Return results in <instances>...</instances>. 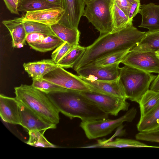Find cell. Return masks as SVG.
<instances>
[{
  "instance_id": "obj_1",
  "label": "cell",
  "mask_w": 159,
  "mask_h": 159,
  "mask_svg": "<svg viewBox=\"0 0 159 159\" xmlns=\"http://www.w3.org/2000/svg\"><path fill=\"white\" fill-rule=\"evenodd\" d=\"M146 32H142L130 23L118 30L100 35L86 50L74 65L75 71L109 54L130 50L144 37Z\"/></svg>"
},
{
  "instance_id": "obj_2",
  "label": "cell",
  "mask_w": 159,
  "mask_h": 159,
  "mask_svg": "<svg viewBox=\"0 0 159 159\" xmlns=\"http://www.w3.org/2000/svg\"><path fill=\"white\" fill-rule=\"evenodd\" d=\"M47 94L59 112L70 119L77 118L84 122L108 118L109 115L80 91L65 89Z\"/></svg>"
},
{
  "instance_id": "obj_3",
  "label": "cell",
  "mask_w": 159,
  "mask_h": 159,
  "mask_svg": "<svg viewBox=\"0 0 159 159\" xmlns=\"http://www.w3.org/2000/svg\"><path fill=\"white\" fill-rule=\"evenodd\" d=\"M14 89L18 101L48 122L59 123L60 112L46 94L32 85L21 84Z\"/></svg>"
},
{
  "instance_id": "obj_4",
  "label": "cell",
  "mask_w": 159,
  "mask_h": 159,
  "mask_svg": "<svg viewBox=\"0 0 159 159\" xmlns=\"http://www.w3.org/2000/svg\"><path fill=\"white\" fill-rule=\"evenodd\" d=\"M156 77L150 73L125 65L120 68L119 80L128 99L139 104Z\"/></svg>"
},
{
  "instance_id": "obj_5",
  "label": "cell",
  "mask_w": 159,
  "mask_h": 159,
  "mask_svg": "<svg viewBox=\"0 0 159 159\" xmlns=\"http://www.w3.org/2000/svg\"><path fill=\"white\" fill-rule=\"evenodd\" d=\"M137 112L136 109L132 107L123 115L114 119L108 118L82 122L80 126L89 139H96L106 136L117 128L121 126L125 122H131Z\"/></svg>"
},
{
  "instance_id": "obj_6",
  "label": "cell",
  "mask_w": 159,
  "mask_h": 159,
  "mask_svg": "<svg viewBox=\"0 0 159 159\" xmlns=\"http://www.w3.org/2000/svg\"><path fill=\"white\" fill-rule=\"evenodd\" d=\"M111 0H91L87 2L83 16L86 17L100 35L113 31L111 10Z\"/></svg>"
},
{
  "instance_id": "obj_7",
  "label": "cell",
  "mask_w": 159,
  "mask_h": 159,
  "mask_svg": "<svg viewBox=\"0 0 159 159\" xmlns=\"http://www.w3.org/2000/svg\"><path fill=\"white\" fill-rule=\"evenodd\" d=\"M85 97L108 115L117 116L121 111H127L129 104L126 99L94 92H80Z\"/></svg>"
},
{
  "instance_id": "obj_8",
  "label": "cell",
  "mask_w": 159,
  "mask_h": 159,
  "mask_svg": "<svg viewBox=\"0 0 159 159\" xmlns=\"http://www.w3.org/2000/svg\"><path fill=\"white\" fill-rule=\"evenodd\" d=\"M121 63L148 72L159 73V58L155 52L130 50Z\"/></svg>"
},
{
  "instance_id": "obj_9",
  "label": "cell",
  "mask_w": 159,
  "mask_h": 159,
  "mask_svg": "<svg viewBox=\"0 0 159 159\" xmlns=\"http://www.w3.org/2000/svg\"><path fill=\"white\" fill-rule=\"evenodd\" d=\"M43 79L64 88L80 92L90 90L88 85L80 77L58 66L45 75Z\"/></svg>"
},
{
  "instance_id": "obj_10",
  "label": "cell",
  "mask_w": 159,
  "mask_h": 159,
  "mask_svg": "<svg viewBox=\"0 0 159 159\" xmlns=\"http://www.w3.org/2000/svg\"><path fill=\"white\" fill-rule=\"evenodd\" d=\"M120 63L100 67L88 64L76 71L79 76L100 81H113L119 79L120 69Z\"/></svg>"
},
{
  "instance_id": "obj_11",
  "label": "cell",
  "mask_w": 159,
  "mask_h": 159,
  "mask_svg": "<svg viewBox=\"0 0 159 159\" xmlns=\"http://www.w3.org/2000/svg\"><path fill=\"white\" fill-rule=\"evenodd\" d=\"M64 13L59 23L77 29L86 3L84 0H62Z\"/></svg>"
},
{
  "instance_id": "obj_12",
  "label": "cell",
  "mask_w": 159,
  "mask_h": 159,
  "mask_svg": "<svg viewBox=\"0 0 159 159\" xmlns=\"http://www.w3.org/2000/svg\"><path fill=\"white\" fill-rule=\"evenodd\" d=\"M79 76L88 85L91 91L120 98L128 99L119 79L110 81H100Z\"/></svg>"
},
{
  "instance_id": "obj_13",
  "label": "cell",
  "mask_w": 159,
  "mask_h": 159,
  "mask_svg": "<svg viewBox=\"0 0 159 159\" xmlns=\"http://www.w3.org/2000/svg\"><path fill=\"white\" fill-rule=\"evenodd\" d=\"M19 107L20 125L28 132L34 130L45 131L56 128V125L48 122L19 102Z\"/></svg>"
},
{
  "instance_id": "obj_14",
  "label": "cell",
  "mask_w": 159,
  "mask_h": 159,
  "mask_svg": "<svg viewBox=\"0 0 159 159\" xmlns=\"http://www.w3.org/2000/svg\"><path fill=\"white\" fill-rule=\"evenodd\" d=\"M64 13L62 7H54L26 12L25 20L35 21L51 26L59 23Z\"/></svg>"
},
{
  "instance_id": "obj_15",
  "label": "cell",
  "mask_w": 159,
  "mask_h": 159,
  "mask_svg": "<svg viewBox=\"0 0 159 159\" xmlns=\"http://www.w3.org/2000/svg\"><path fill=\"white\" fill-rule=\"evenodd\" d=\"M0 115L4 122L20 125L19 102L16 98L0 94Z\"/></svg>"
},
{
  "instance_id": "obj_16",
  "label": "cell",
  "mask_w": 159,
  "mask_h": 159,
  "mask_svg": "<svg viewBox=\"0 0 159 159\" xmlns=\"http://www.w3.org/2000/svg\"><path fill=\"white\" fill-rule=\"evenodd\" d=\"M25 20L24 16H22L2 21L10 33L12 46L14 48H20L26 44L27 33L24 26Z\"/></svg>"
},
{
  "instance_id": "obj_17",
  "label": "cell",
  "mask_w": 159,
  "mask_h": 159,
  "mask_svg": "<svg viewBox=\"0 0 159 159\" xmlns=\"http://www.w3.org/2000/svg\"><path fill=\"white\" fill-rule=\"evenodd\" d=\"M139 13L142 17L139 27L150 31L159 30V5L152 3L140 5Z\"/></svg>"
},
{
  "instance_id": "obj_18",
  "label": "cell",
  "mask_w": 159,
  "mask_h": 159,
  "mask_svg": "<svg viewBox=\"0 0 159 159\" xmlns=\"http://www.w3.org/2000/svg\"><path fill=\"white\" fill-rule=\"evenodd\" d=\"M97 144L93 148H159V147L147 145L138 141L129 139L116 138L115 140H98Z\"/></svg>"
},
{
  "instance_id": "obj_19",
  "label": "cell",
  "mask_w": 159,
  "mask_h": 159,
  "mask_svg": "<svg viewBox=\"0 0 159 159\" xmlns=\"http://www.w3.org/2000/svg\"><path fill=\"white\" fill-rule=\"evenodd\" d=\"M50 27L56 35L64 42L73 47L79 45L80 32L78 29L70 28L59 23Z\"/></svg>"
},
{
  "instance_id": "obj_20",
  "label": "cell",
  "mask_w": 159,
  "mask_h": 159,
  "mask_svg": "<svg viewBox=\"0 0 159 159\" xmlns=\"http://www.w3.org/2000/svg\"><path fill=\"white\" fill-rule=\"evenodd\" d=\"M159 49V30L146 32L144 37L131 50L155 52Z\"/></svg>"
},
{
  "instance_id": "obj_21",
  "label": "cell",
  "mask_w": 159,
  "mask_h": 159,
  "mask_svg": "<svg viewBox=\"0 0 159 159\" xmlns=\"http://www.w3.org/2000/svg\"><path fill=\"white\" fill-rule=\"evenodd\" d=\"M137 127L139 132L150 131L159 128V104L146 115L140 117Z\"/></svg>"
},
{
  "instance_id": "obj_22",
  "label": "cell",
  "mask_w": 159,
  "mask_h": 159,
  "mask_svg": "<svg viewBox=\"0 0 159 159\" xmlns=\"http://www.w3.org/2000/svg\"><path fill=\"white\" fill-rule=\"evenodd\" d=\"M57 7H62L52 4L46 0H19L17 4V10L21 12H27Z\"/></svg>"
},
{
  "instance_id": "obj_23",
  "label": "cell",
  "mask_w": 159,
  "mask_h": 159,
  "mask_svg": "<svg viewBox=\"0 0 159 159\" xmlns=\"http://www.w3.org/2000/svg\"><path fill=\"white\" fill-rule=\"evenodd\" d=\"M159 104V93L149 89L142 96L139 103L140 117L146 115Z\"/></svg>"
},
{
  "instance_id": "obj_24",
  "label": "cell",
  "mask_w": 159,
  "mask_h": 159,
  "mask_svg": "<svg viewBox=\"0 0 159 159\" xmlns=\"http://www.w3.org/2000/svg\"><path fill=\"white\" fill-rule=\"evenodd\" d=\"M111 10L113 26V31L118 30L130 23L128 16L117 5L115 0H111Z\"/></svg>"
},
{
  "instance_id": "obj_25",
  "label": "cell",
  "mask_w": 159,
  "mask_h": 159,
  "mask_svg": "<svg viewBox=\"0 0 159 159\" xmlns=\"http://www.w3.org/2000/svg\"><path fill=\"white\" fill-rule=\"evenodd\" d=\"M86 47L79 45L73 48L57 64L62 68H73L85 52Z\"/></svg>"
},
{
  "instance_id": "obj_26",
  "label": "cell",
  "mask_w": 159,
  "mask_h": 159,
  "mask_svg": "<svg viewBox=\"0 0 159 159\" xmlns=\"http://www.w3.org/2000/svg\"><path fill=\"white\" fill-rule=\"evenodd\" d=\"M64 42L57 36L48 35L40 43H30L29 45L37 51L45 52L56 48Z\"/></svg>"
},
{
  "instance_id": "obj_27",
  "label": "cell",
  "mask_w": 159,
  "mask_h": 159,
  "mask_svg": "<svg viewBox=\"0 0 159 159\" xmlns=\"http://www.w3.org/2000/svg\"><path fill=\"white\" fill-rule=\"evenodd\" d=\"M129 51L125 50L112 53L88 64L95 67H100L116 63H120L122 59Z\"/></svg>"
},
{
  "instance_id": "obj_28",
  "label": "cell",
  "mask_w": 159,
  "mask_h": 159,
  "mask_svg": "<svg viewBox=\"0 0 159 159\" xmlns=\"http://www.w3.org/2000/svg\"><path fill=\"white\" fill-rule=\"evenodd\" d=\"M45 132L35 130L28 132L29 138L25 143L35 147L56 148L55 145L49 142L44 137Z\"/></svg>"
},
{
  "instance_id": "obj_29",
  "label": "cell",
  "mask_w": 159,
  "mask_h": 159,
  "mask_svg": "<svg viewBox=\"0 0 159 159\" xmlns=\"http://www.w3.org/2000/svg\"><path fill=\"white\" fill-rule=\"evenodd\" d=\"M24 26L27 34L37 33L48 35L56 36L50 26L43 23L25 20Z\"/></svg>"
},
{
  "instance_id": "obj_30",
  "label": "cell",
  "mask_w": 159,
  "mask_h": 159,
  "mask_svg": "<svg viewBox=\"0 0 159 159\" xmlns=\"http://www.w3.org/2000/svg\"><path fill=\"white\" fill-rule=\"evenodd\" d=\"M32 80V86L46 94L50 92L62 91L66 89L43 78Z\"/></svg>"
},
{
  "instance_id": "obj_31",
  "label": "cell",
  "mask_w": 159,
  "mask_h": 159,
  "mask_svg": "<svg viewBox=\"0 0 159 159\" xmlns=\"http://www.w3.org/2000/svg\"><path fill=\"white\" fill-rule=\"evenodd\" d=\"M41 60L40 61L24 63L23 66L25 70L29 77L32 79H39L42 78L40 74Z\"/></svg>"
},
{
  "instance_id": "obj_32",
  "label": "cell",
  "mask_w": 159,
  "mask_h": 159,
  "mask_svg": "<svg viewBox=\"0 0 159 159\" xmlns=\"http://www.w3.org/2000/svg\"><path fill=\"white\" fill-rule=\"evenodd\" d=\"M73 48L67 43L65 42L57 48L52 52V59L57 64Z\"/></svg>"
},
{
  "instance_id": "obj_33",
  "label": "cell",
  "mask_w": 159,
  "mask_h": 159,
  "mask_svg": "<svg viewBox=\"0 0 159 159\" xmlns=\"http://www.w3.org/2000/svg\"><path fill=\"white\" fill-rule=\"evenodd\" d=\"M135 138L141 141L159 143V128L150 131L139 132Z\"/></svg>"
},
{
  "instance_id": "obj_34",
  "label": "cell",
  "mask_w": 159,
  "mask_h": 159,
  "mask_svg": "<svg viewBox=\"0 0 159 159\" xmlns=\"http://www.w3.org/2000/svg\"><path fill=\"white\" fill-rule=\"evenodd\" d=\"M59 66L52 59L41 60L40 74L42 78L46 74L53 70Z\"/></svg>"
},
{
  "instance_id": "obj_35",
  "label": "cell",
  "mask_w": 159,
  "mask_h": 159,
  "mask_svg": "<svg viewBox=\"0 0 159 159\" xmlns=\"http://www.w3.org/2000/svg\"><path fill=\"white\" fill-rule=\"evenodd\" d=\"M48 35L37 33H32L27 34L26 41L29 44L36 43L41 42Z\"/></svg>"
},
{
  "instance_id": "obj_36",
  "label": "cell",
  "mask_w": 159,
  "mask_h": 159,
  "mask_svg": "<svg viewBox=\"0 0 159 159\" xmlns=\"http://www.w3.org/2000/svg\"><path fill=\"white\" fill-rule=\"evenodd\" d=\"M140 0H134L129 11L128 18L130 22H132L133 18L139 13L140 6Z\"/></svg>"
},
{
  "instance_id": "obj_37",
  "label": "cell",
  "mask_w": 159,
  "mask_h": 159,
  "mask_svg": "<svg viewBox=\"0 0 159 159\" xmlns=\"http://www.w3.org/2000/svg\"><path fill=\"white\" fill-rule=\"evenodd\" d=\"M134 0H115L117 5L128 16L130 7Z\"/></svg>"
},
{
  "instance_id": "obj_38",
  "label": "cell",
  "mask_w": 159,
  "mask_h": 159,
  "mask_svg": "<svg viewBox=\"0 0 159 159\" xmlns=\"http://www.w3.org/2000/svg\"><path fill=\"white\" fill-rule=\"evenodd\" d=\"M8 10L12 14L19 15L17 10V5L14 0H3Z\"/></svg>"
},
{
  "instance_id": "obj_39",
  "label": "cell",
  "mask_w": 159,
  "mask_h": 159,
  "mask_svg": "<svg viewBox=\"0 0 159 159\" xmlns=\"http://www.w3.org/2000/svg\"><path fill=\"white\" fill-rule=\"evenodd\" d=\"M150 89L159 93V73L152 82Z\"/></svg>"
},
{
  "instance_id": "obj_40",
  "label": "cell",
  "mask_w": 159,
  "mask_h": 159,
  "mask_svg": "<svg viewBox=\"0 0 159 159\" xmlns=\"http://www.w3.org/2000/svg\"><path fill=\"white\" fill-rule=\"evenodd\" d=\"M48 2L54 4L59 6L62 7V0H46Z\"/></svg>"
},
{
  "instance_id": "obj_41",
  "label": "cell",
  "mask_w": 159,
  "mask_h": 159,
  "mask_svg": "<svg viewBox=\"0 0 159 159\" xmlns=\"http://www.w3.org/2000/svg\"><path fill=\"white\" fill-rule=\"evenodd\" d=\"M155 53L157 56L159 58V49L156 51Z\"/></svg>"
},
{
  "instance_id": "obj_42",
  "label": "cell",
  "mask_w": 159,
  "mask_h": 159,
  "mask_svg": "<svg viewBox=\"0 0 159 159\" xmlns=\"http://www.w3.org/2000/svg\"><path fill=\"white\" fill-rule=\"evenodd\" d=\"M16 3L17 5L19 0H14Z\"/></svg>"
},
{
  "instance_id": "obj_43",
  "label": "cell",
  "mask_w": 159,
  "mask_h": 159,
  "mask_svg": "<svg viewBox=\"0 0 159 159\" xmlns=\"http://www.w3.org/2000/svg\"><path fill=\"white\" fill-rule=\"evenodd\" d=\"M85 2H86V3L87 2H89V1L91 0H84Z\"/></svg>"
},
{
  "instance_id": "obj_44",
  "label": "cell",
  "mask_w": 159,
  "mask_h": 159,
  "mask_svg": "<svg viewBox=\"0 0 159 159\" xmlns=\"http://www.w3.org/2000/svg\"></svg>"
}]
</instances>
